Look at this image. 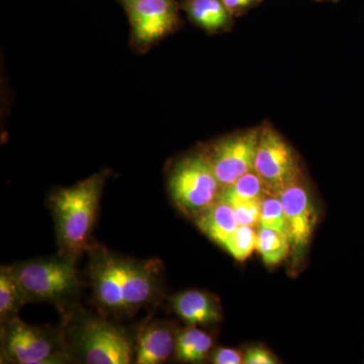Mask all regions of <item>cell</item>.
Returning <instances> with one entry per match:
<instances>
[{
	"label": "cell",
	"instance_id": "cell-8",
	"mask_svg": "<svg viewBox=\"0 0 364 364\" xmlns=\"http://www.w3.org/2000/svg\"><path fill=\"white\" fill-rule=\"evenodd\" d=\"M134 39L139 45L150 46L176 28L178 21L177 0H121Z\"/></svg>",
	"mask_w": 364,
	"mask_h": 364
},
{
	"label": "cell",
	"instance_id": "cell-19",
	"mask_svg": "<svg viewBox=\"0 0 364 364\" xmlns=\"http://www.w3.org/2000/svg\"><path fill=\"white\" fill-rule=\"evenodd\" d=\"M257 232L258 240L256 250L267 265L279 264L289 253V237L275 230L260 226Z\"/></svg>",
	"mask_w": 364,
	"mask_h": 364
},
{
	"label": "cell",
	"instance_id": "cell-20",
	"mask_svg": "<svg viewBox=\"0 0 364 364\" xmlns=\"http://www.w3.org/2000/svg\"><path fill=\"white\" fill-rule=\"evenodd\" d=\"M257 240L258 232L255 228L239 226L226 242L224 248L235 259L243 262L257 248Z\"/></svg>",
	"mask_w": 364,
	"mask_h": 364
},
{
	"label": "cell",
	"instance_id": "cell-24",
	"mask_svg": "<svg viewBox=\"0 0 364 364\" xmlns=\"http://www.w3.org/2000/svg\"><path fill=\"white\" fill-rule=\"evenodd\" d=\"M212 363L215 364H241L244 363V356L241 352L232 348L215 349L212 354Z\"/></svg>",
	"mask_w": 364,
	"mask_h": 364
},
{
	"label": "cell",
	"instance_id": "cell-6",
	"mask_svg": "<svg viewBox=\"0 0 364 364\" xmlns=\"http://www.w3.org/2000/svg\"><path fill=\"white\" fill-rule=\"evenodd\" d=\"M254 171L264 184L267 193L275 196L301 178L294 150L272 127H263L260 130Z\"/></svg>",
	"mask_w": 364,
	"mask_h": 364
},
{
	"label": "cell",
	"instance_id": "cell-7",
	"mask_svg": "<svg viewBox=\"0 0 364 364\" xmlns=\"http://www.w3.org/2000/svg\"><path fill=\"white\" fill-rule=\"evenodd\" d=\"M259 136L260 129L242 132L217 141L207 151L222 189L253 171Z\"/></svg>",
	"mask_w": 364,
	"mask_h": 364
},
{
	"label": "cell",
	"instance_id": "cell-1",
	"mask_svg": "<svg viewBox=\"0 0 364 364\" xmlns=\"http://www.w3.org/2000/svg\"><path fill=\"white\" fill-rule=\"evenodd\" d=\"M107 172L93 174L70 188L53 191L51 208L59 253L77 258L91 249V233L97 221Z\"/></svg>",
	"mask_w": 364,
	"mask_h": 364
},
{
	"label": "cell",
	"instance_id": "cell-15",
	"mask_svg": "<svg viewBox=\"0 0 364 364\" xmlns=\"http://www.w3.org/2000/svg\"><path fill=\"white\" fill-rule=\"evenodd\" d=\"M184 11L189 18L208 32H217L229 26L232 14L222 0H184Z\"/></svg>",
	"mask_w": 364,
	"mask_h": 364
},
{
	"label": "cell",
	"instance_id": "cell-2",
	"mask_svg": "<svg viewBox=\"0 0 364 364\" xmlns=\"http://www.w3.org/2000/svg\"><path fill=\"white\" fill-rule=\"evenodd\" d=\"M76 258L58 254L54 257L26 261L11 267L26 301L65 304L80 289Z\"/></svg>",
	"mask_w": 364,
	"mask_h": 364
},
{
	"label": "cell",
	"instance_id": "cell-17",
	"mask_svg": "<svg viewBox=\"0 0 364 364\" xmlns=\"http://www.w3.org/2000/svg\"><path fill=\"white\" fill-rule=\"evenodd\" d=\"M28 303L11 267L0 269V318L1 323L16 317L21 306Z\"/></svg>",
	"mask_w": 364,
	"mask_h": 364
},
{
	"label": "cell",
	"instance_id": "cell-23",
	"mask_svg": "<svg viewBox=\"0 0 364 364\" xmlns=\"http://www.w3.org/2000/svg\"><path fill=\"white\" fill-rule=\"evenodd\" d=\"M245 364H275L279 363L277 359L267 349L261 347H253L248 349L244 354Z\"/></svg>",
	"mask_w": 364,
	"mask_h": 364
},
{
	"label": "cell",
	"instance_id": "cell-13",
	"mask_svg": "<svg viewBox=\"0 0 364 364\" xmlns=\"http://www.w3.org/2000/svg\"><path fill=\"white\" fill-rule=\"evenodd\" d=\"M174 312L189 325H208L219 322L221 309L214 296L200 291H182L171 299Z\"/></svg>",
	"mask_w": 364,
	"mask_h": 364
},
{
	"label": "cell",
	"instance_id": "cell-16",
	"mask_svg": "<svg viewBox=\"0 0 364 364\" xmlns=\"http://www.w3.org/2000/svg\"><path fill=\"white\" fill-rule=\"evenodd\" d=\"M212 347V337L202 330L191 327L177 333L176 353L177 358L184 363H202Z\"/></svg>",
	"mask_w": 364,
	"mask_h": 364
},
{
	"label": "cell",
	"instance_id": "cell-10",
	"mask_svg": "<svg viewBox=\"0 0 364 364\" xmlns=\"http://www.w3.org/2000/svg\"><path fill=\"white\" fill-rule=\"evenodd\" d=\"M286 215L289 242L304 247L312 236L317 220L315 205L301 178L289 184L279 193Z\"/></svg>",
	"mask_w": 364,
	"mask_h": 364
},
{
	"label": "cell",
	"instance_id": "cell-3",
	"mask_svg": "<svg viewBox=\"0 0 364 364\" xmlns=\"http://www.w3.org/2000/svg\"><path fill=\"white\" fill-rule=\"evenodd\" d=\"M1 352L9 363L18 364H55L70 360L61 330L26 324L18 317L7 321L2 327Z\"/></svg>",
	"mask_w": 364,
	"mask_h": 364
},
{
	"label": "cell",
	"instance_id": "cell-9",
	"mask_svg": "<svg viewBox=\"0 0 364 364\" xmlns=\"http://www.w3.org/2000/svg\"><path fill=\"white\" fill-rule=\"evenodd\" d=\"M90 272L93 296L100 308L109 313L127 314L121 257L98 251L92 256Z\"/></svg>",
	"mask_w": 364,
	"mask_h": 364
},
{
	"label": "cell",
	"instance_id": "cell-25",
	"mask_svg": "<svg viewBox=\"0 0 364 364\" xmlns=\"http://www.w3.org/2000/svg\"><path fill=\"white\" fill-rule=\"evenodd\" d=\"M261 0H222L232 14H240L242 11H245L248 7L255 6Z\"/></svg>",
	"mask_w": 364,
	"mask_h": 364
},
{
	"label": "cell",
	"instance_id": "cell-22",
	"mask_svg": "<svg viewBox=\"0 0 364 364\" xmlns=\"http://www.w3.org/2000/svg\"><path fill=\"white\" fill-rule=\"evenodd\" d=\"M261 200H251V202L239 203L231 205L236 213L237 220L240 226H258L260 223Z\"/></svg>",
	"mask_w": 364,
	"mask_h": 364
},
{
	"label": "cell",
	"instance_id": "cell-4",
	"mask_svg": "<svg viewBox=\"0 0 364 364\" xmlns=\"http://www.w3.org/2000/svg\"><path fill=\"white\" fill-rule=\"evenodd\" d=\"M168 188L177 207L195 217L217 203L222 191L207 152L179 160L170 173Z\"/></svg>",
	"mask_w": 364,
	"mask_h": 364
},
{
	"label": "cell",
	"instance_id": "cell-12",
	"mask_svg": "<svg viewBox=\"0 0 364 364\" xmlns=\"http://www.w3.org/2000/svg\"><path fill=\"white\" fill-rule=\"evenodd\" d=\"M177 334L167 323L156 321L144 328L136 345V363H165L176 352Z\"/></svg>",
	"mask_w": 364,
	"mask_h": 364
},
{
	"label": "cell",
	"instance_id": "cell-5",
	"mask_svg": "<svg viewBox=\"0 0 364 364\" xmlns=\"http://www.w3.org/2000/svg\"><path fill=\"white\" fill-rule=\"evenodd\" d=\"M71 346L87 364H127L132 344L123 328L97 318H83L71 332Z\"/></svg>",
	"mask_w": 364,
	"mask_h": 364
},
{
	"label": "cell",
	"instance_id": "cell-14",
	"mask_svg": "<svg viewBox=\"0 0 364 364\" xmlns=\"http://www.w3.org/2000/svg\"><path fill=\"white\" fill-rule=\"evenodd\" d=\"M196 223L205 236L222 247L240 226L234 208L221 200L196 215Z\"/></svg>",
	"mask_w": 364,
	"mask_h": 364
},
{
	"label": "cell",
	"instance_id": "cell-21",
	"mask_svg": "<svg viewBox=\"0 0 364 364\" xmlns=\"http://www.w3.org/2000/svg\"><path fill=\"white\" fill-rule=\"evenodd\" d=\"M259 226L275 230L289 237L286 215L279 196L267 193L263 198L261 203Z\"/></svg>",
	"mask_w": 364,
	"mask_h": 364
},
{
	"label": "cell",
	"instance_id": "cell-11",
	"mask_svg": "<svg viewBox=\"0 0 364 364\" xmlns=\"http://www.w3.org/2000/svg\"><path fill=\"white\" fill-rule=\"evenodd\" d=\"M126 313L148 305L159 291L160 263L158 260L136 262L121 257Z\"/></svg>",
	"mask_w": 364,
	"mask_h": 364
},
{
	"label": "cell",
	"instance_id": "cell-18",
	"mask_svg": "<svg viewBox=\"0 0 364 364\" xmlns=\"http://www.w3.org/2000/svg\"><path fill=\"white\" fill-rule=\"evenodd\" d=\"M267 193L264 184L253 170L237 179L231 186L223 188L219 200L229 205H235V203L263 200Z\"/></svg>",
	"mask_w": 364,
	"mask_h": 364
}]
</instances>
